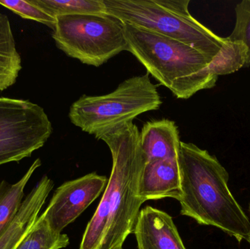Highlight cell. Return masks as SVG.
I'll use <instances>...</instances> for the list:
<instances>
[{
	"instance_id": "cell-15",
	"label": "cell",
	"mask_w": 250,
	"mask_h": 249,
	"mask_svg": "<svg viewBox=\"0 0 250 249\" xmlns=\"http://www.w3.org/2000/svg\"><path fill=\"white\" fill-rule=\"evenodd\" d=\"M69 244L70 238L67 235L54 232L42 212L30 232L13 249H62Z\"/></svg>"
},
{
	"instance_id": "cell-16",
	"label": "cell",
	"mask_w": 250,
	"mask_h": 249,
	"mask_svg": "<svg viewBox=\"0 0 250 249\" xmlns=\"http://www.w3.org/2000/svg\"><path fill=\"white\" fill-rule=\"evenodd\" d=\"M54 18L77 14H105L104 0H32Z\"/></svg>"
},
{
	"instance_id": "cell-10",
	"label": "cell",
	"mask_w": 250,
	"mask_h": 249,
	"mask_svg": "<svg viewBox=\"0 0 250 249\" xmlns=\"http://www.w3.org/2000/svg\"><path fill=\"white\" fill-rule=\"evenodd\" d=\"M54 186V181L47 175L37 183L23 200L14 220L0 237V249H13L30 232Z\"/></svg>"
},
{
	"instance_id": "cell-19",
	"label": "cell",
	"mask_w": 250,
	"mask_h": 249,
	"mask_svg": "<svg viewBox=\"0 0 250 249\" xmlns=\"http://www.w3.org/2000/svg\"><path fill=\"white\" fill-rule=\"evenodd\" d=\"M236 24L228 39L243 42L248 48L246 67L250 66V0H243L235 7Z\"/></svg>"
},
{
	"instance_id": "cell-17",
	"label": "cell",
	"mask_w": 250,
	"mask_h": 249,
	"mask_svg": "<svg viewBox=\"0 0 250 249\" xmlns=\"http://www.w3.org/2000/svg\"><path fill=\"white\" fill-rule=\"evenodd\" d=\"M248 61V48L242 42L230 41L226 38V42L220 52L213 58L210 67L213 74L219 77L235 73L246 67Z\"/></svg>"
},
{
	"instance_id": "cell-1",
	"label": "cell",
	"mask_w": 250,
	"mask_h": 249,
	"mask_svg": "<svg viewBox=\"0 0 250 249\" xmlns=\"http://www.w3.org/2000/svg\"><path fill=\"white\" fill-rule=\"evenodd\" d=\"M112 169L102 199L85 230L79 249H120L133 233L144 200L139 184L145 165L140 132L132 122L104 134Z\"/></svg>"
},
{
	"instance_id": "cell-3",
	"label": "cell",
	"mask_w": 250,
	"mask_h": 249,
	"mask_svg": "<svg viewBox=\"0 0 250 249\" xmlns=\"http://www.w3.org/2000/svg\"><path fill=\"white\" fill-rule=\"evenodd\" d=\"M125 32L127 51L178 99H189L216 86L218 77L210 67L211 57L183 42L129 24H125Z\"/></svg>"
},
{
	"instance_id": "cell-2",
	"label": "cell",
	"mask_w": 250,
	"mask_h": 249,
	"mask_svg": "<svg viewBox=\"0 0 250 249\" xmlns=\"http://www.w3.org/2000/svg\"><path fill=\"white\" fill-rule=\"evenodd\" d=\"M181 214L248 241L249 217L229 187V174L216 156L191 143L181 142L179 157Z\"/></svg>"
},
{
	"instance_id": "cell-18",
	"label": "cell",
	"mask_w": 250,
	"mask_h": 249,
	"mask_svg": "<svg viewBox=\"0 0 250 249\" xmlns=\"http://www.w3.org/2000/svg\"><path fill=\"white\" fill-rule=\"evenodd\" d=\"M0 5L9 9L22 19L39 22L51 28L53 30L55 28L57 19L47 14L44 10L34 4L32 0H0Z\"/></svg>"
},
{
	"instance_id": "cell-9",
	"label": "cell",
	"mask_w": 250,
	"mask_h": 249,
	"mask_svg": "<svg viewBox=\"0 0 250 249\" xmlns=\"http://www.w3.org/2000/svg\"><path fill=\"white\" fill-rule=\"evenodd\" d=\"M133 233L138 249H187L171 216L151 206L140 211Z\"/></svg>"
},
{
	"instance_id": "cell-6",
	"label": "cell",
	"mask_w": 250,
	"mask_h": 249,
	"mask_svg": "<svg viewBox=\"0 0 250 249\" xmlns=\"http://www.w3.org/2000/svg\"><path fill=\"white\" fill-rule=\"evenodd\" d=\"M56 19L52 38L57 48L83 64L100 67L127 51L125 23L115 16L77 14Z\"/></svg>"
},
{
	"instance_id": "cell-7",
	"label": "cell",
	"mask_w": 250,
	"mask_h": 249,
	"mask_svg": "<svg viewBox=\"0 0 250 249\" xmlns=\"http://www.w3.org/2000/svg\"><path fill=\"white\" fill-rule=\"evenodd\" d=\"M52 132L42 107L28 99L0 96V166L30 157Z\"/></svg>"
},
{
	"instance_id": "cell-12",
	"label": "cell",
	"mask_w": 250,
	"mask_h": 249,
	"mask_svg": "<svg viewBox=\"0 0 250 249\" xmlns=\"http://www.w3.org/2000/svg\"><path fill=\"white\" fill-rule=\"evenodd\" d=\"M140 143L145 162L177 160L181 144L179 129L174 121L166 118L148 121L140 133Z\"/></svg>"
},
{
	"instance_id": "cell-11",
	"label": "cell",
	"mask_w": 250,
	"mask_h": 249,
	"mask_svg": "<svg viewBox=\"0 0 250 249\" xmlns=\"http://www.w3.org/2000/svg\"><path fill=\"white\" fill-rule=\"evenodd\" d=\"M181 194L180 173L178 159L145 162L139 184V196L144 202Z\"/></svg>"
},
{
	"instance_id": "cell-13",
	"label": "cell",
	"mask_w": 250,
	"mask_h": 249,
	"mask_svg": "<svg viewBox=\"0 0 250 249\" xmlns=\"http://www.w3.org/2000/svg\"><path fill=\"white\" fill-rule=\"evenodd\" d=\"M22 69L21 57L16 48L7 15L0 13V92L16 83Z\"/></svg>"
},
{
	"instance_id": "cell-4",
	"label": "cell",
	"mask_w": 250,
	"mask_h": 249,
	"mask_svg": "<svg viewBox=\"0 0 250 249\" xmlns=\"http://www.w3.org/2000/svg\"><path fill=\"white\" fill-rule=\"evenodd\" d=\"M108 14L125 24L187 44L214 58L226 42L189 11V0H104Z\"/></svg>"
},
{
	"instance_id": "cell-14",
	"label": "cell",
	"mask_w": 250,
	"mask_h": 249,
	"mask_svg": "<svg viewBox=\"0 0 250 249\" xmlns=\"http://www.w3.org/2000/svg\"><path fill=\"white\" fill-rule=\"evenodd\" d=\"M42 165L37 159L21 178L15 184L5 180L0 182V237L4 233L19 213L24 197V190L31 177Z\"/></svg>"
},
{
	"instance_id": "cell-8",
	"label": "cell",
	"mask_w": 250,
	"mask_h": 249,
	"mask_svg": "<svg viewBox=\"0 0 250 249\" xmlns=\"http://www.w3.org/2000/svg\"><path fill=\"white\" fill-rule=\"evenodd\" d=\"M107 184L106 177L92 172L62 184L43 211L50 228L62 233L101 195Z\"/></svg>"
},
{
	"instance_id": "cell-21",
	"label": "cell",
	"mask_w": 250,
	"mask_h": 249,
	"mask_svg": "<svg viewBox=\"0 0 250 249\" xmlns=\"http://www.w3.org/2000/svg\"><path fill=\"white\" fill-rule=\"evenodd\" d=\"M123 249V248H122V249Z\"/></svg>"
},
{
	"instance_id": "cell-20",
	"label": "cell",
	"mask_w": 250,
	"mask_h": 249,
	"mask_svg": "<svg viewBox=\"0 0 250 249\" xmlns=\"http://www.w3.org/2000/svg\"><path fill=\"white\" fill-rule=\"evenodd\" d=\"M249 212H250V204H249ZM248 242L249 243V244H250V233L249 238H248Z\"/></svg>"
},
{
	"instance_id": "cell-5",
	"label": "cell",
	"mask_w": 250,
	"mask_h": 249,
	"mask_svg": "<svg viewBox=\"0 0 250 249\" xmlns=\"http://www.w3.org/2000/svg\"><path fill=\"white\" fill-rule=\"evenodd\" d=\"M162 104L148 75L134 76L111 93L81 96L70 106L69 118L82 131L99 140L113 129L132 122L141 114L157 111Z\"/></svg>"
}]
</instances>
